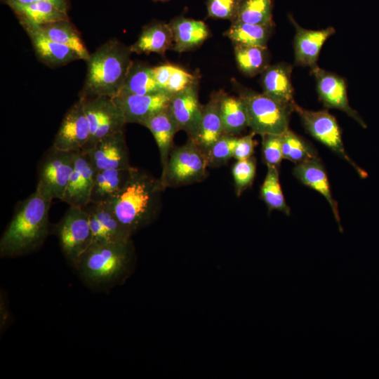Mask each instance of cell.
Here are the masks:
<instances>
[{"mask_svg": "<svg viewBox=\"0 0 379 379\" xmlns=\"http://www.w3.org/2000/svg\"><path fill=\"white\" fill-rule=\"evenodd\" d=\"M53 199L39 186L18 203L0 239L1 258L25 255L39 249L48 237Z\"/></svg>", "mask_w": 379, "mask_h": 379, "instance_id": "cell-1", "label": "cell"}, {"mask_svg": "<svg viewBox=\"0 0 379 379\" xmlns=\"http://www.w3.org/2000/svg\"><path fill=\"white\" fill-rule=\"evenodd\" d=\"M134 262L132 239L124 242L93 243L74 267L89 288L107 291L126 281L133 270Z\"/></svg>", "mask_w": 379, "mask_h": 379, "instance_id": "cell-2", "label": "cell"}, {"mask_svg": "<svg viewBox=\"0 0 379 379\" xmlns=\"http://www.w3.org/2000/svg\"><path fill=\"white\" fill-rule=\"evenodd\" d=\"M164 189L160 179L134 168L124 188L107 203L119 221L132 236L154 220Z\"/></svg>", "mask_w": 379, "mask_h": 379, "instance_id": "cell-3", "label": "cell"}, {"mask_svg": "<svg viewBox=\"0 0 379 379\" xmlns=\"http://www.w3.org/2000/svg\"><path fill=\"white\" fill-rule=\"evenodd\" d=\"M131 53L130 46L117 39L99 46L86 60V76L79 96H117L133 62Z\"/></svg>", "mask_w": 379, "mask_h": 379, "instance_id": "cell-4", "label": "cell"}, {"mask_svg": "<svg viewBox=\"0 0 379 379\" xmlns=\"http://www.w3.org/2000/svg\"><path fill=\"white\" fill-rule=\"evenodd\" d=\"M245 102L248 127L253 133L262 136L267 134L281 135L288 129L291 112L293 105L280 102L269 95L243 89L240 95Z\"/></svg>", "mask_w": 379, "mask_h": 379, "instance_id": "cell-5", "label": "cell"}, {"mask_svg": "<svg viewBox=\"0 0 379 379\" xmlns=\"http://www.w3.org/2000/svg\"><path fill=\"white\" fill-rule=\"evenodd\" d=\"M206 154L190 138L183 145L172 149L160 180L166 187H178L202 181L206 178Z\"/></svg>", "mask_w": 379, "mask_h": 379, "instance_id": "cell-6", "label": "cell"}, {"mask_svg": "<svg viewBox=\"0 0 379 379\" xmlns=\"http://www.w3.org/2000/svg\"><path fill=\"white\" fill-rule=\"evenodd\" d=\"M54 230L64 256L74 267L92 243L87 212L84 208L69 206Z\"/></svg>", "mask_w": 379, "mask_h": 379, "instance_id": "cell-7", "label": "cell"}, {"mask_svg": "<svg viewBox=\"0 0 379 379\" xmlns=\"http://www.w3.org/2000/svg\"><path fill=\"white\" fill-rule=\"evenodd\" d=\"M76 153L51 146L39 161L36 185L53 199L63 200L74 169Z\"/></svg>", "mask_w": 379, "mask_h": 379, "instance_id": "cell-8", "label": "cell"}, {"mask_svg": "<svg viewBox=\"0 0 379 379\" xmlns=\"http://www.w3.org/2000/svg\"><path fill=\"white\" fill-rule=\"evenodd\" d=\"M79 98L83 101L91 131L88 142L82 150L91 148L105 136L123 131L127 124L125 116L112 98L105 95Z\"/></svg>", "mask_w": 379, "mask_h": 379, "instance_id": "cell-9", "label": "cell"}, {"mask_svg": "<svg viewBox=\"0 0 379 379\" xmlns=\"http://www.w3.org/2000/svg\"><path fill=\"white\" fill-rule=\"evenodd\" d=\"M293 111L298 114L305 128L312 137L348 162L361 178H364L367 176V173L358 166L346 153L340 128L333 115L326 110H307L296 103L293 105Z\"/></svg>", "mask_w": 379, "mask_h": 379, "instance_id": "cell-10", "label": "cell"}, {"mask_svg": "<svg viewBox=\"0 0 379 379\" xmlns=\"http://www.w3.org/2000/svg\"><path fill=\"white\" fill-rule=\"evenodd\" d=\"M90 135L88 120L79 98L65 113L52 146L60 150L78 152L85 147Z\"/></svg>", "mask_w": 379, "mask_h": 379, "instance_id": "cell-11", "label": "cell"}, {"mask_svg": "<svg viewBox=\"0 0 379 379\" xmlns=\"http://www.w3.org/2000/svg\"><path fill=\"white\" fill-rule=\"evenodd\" d=\"M314 76L319 100L328 108H335L345 112L361 127L366 128L365 121L349 104L345 79L339 75L320 68L311 69Z\"/></svg>", "mask_w": 379, "mask_h": 379, "instance_id": "cell-12", "label": "cell"}, {"mask_svg": "<svg viewBox=\"0 0 379 379\" xmlns=\"http://www.w3.org/2000/svg\"><path fill=\"white\" fill-rule=\"evenodd\" d=\"M83 208L89 218L91 244L124 242L131 239V234L119 221L107 202H90Z\"/></svg>", "mask_w": 379, "mask_h": 379, "instance_id": "cell-13", "label": "cell"}, {"mask_svg": "<svg viewBox=\"0 0 379 379\" xmlns=\"http://www.w3.org/2000/svg\"><path fill=\"white\" fill-rule=\"evenodd\" d=\"M83 151L88 154L96 171L131 166L123 131L102 138Z\"/></svg>", "mask_w": 379, "mask_h": 379, "instance_id": "cell-14", "label": "cell"}, {"mask_svg": "<svg viewBox=\"0 0 379 379\" xmlns=\"http://www.w3.org/2000/svg\"><path fill=\"white\" fill-rule=\"evenodd\" d=\"M168 109L179 130H183L189 138L194 139L199 131L203 110L199 100L198 82L171 95Z\"/></svg>", "mask_w": 379, "mask_h": 379, "instance_id": "cell-15", "label": "cell"}, {"mask_svg": "<svg viewBox=\"0 0 379 379\" xmlns=\"http://www.w3.org/2000/svg\"><path fill=\"white\" fill-rule=\"evenodd\" d=\"M96 171L88 154L83 150L77 152L74 169L62 201L81 208L88 204Z\"/></svg>", "mask_w": 379, "mask_h": 379, "instance_id": "cell-16", "label": "cell"}, {"mask_svg": "<svg viewBox=\"0 0 379 379\" xmlns=\"http://www.w3.org/2000/svg\"><path fill=\"white\" fill-rule=\"evenodd\" d=\"M288 18L295 29L293 40L295 64L309 67L312 69L317 67V60L324 44L333 34L335 29L333 27L313 30L300 27L291 14Z\"/></svg>", "mask_w": 379, "mask_h": 379, "instance_id": "cell-17", "label": "cell"}, {"mask_svg": "<svg viewBox=\"0 0 379 379\" xmlns=\"http://www.w3.org/2000/svg\"><path fill=\"white\" fill-rule=\"evenodd\" d=\"M19 22L27 34L38 60L42 63L55 68L81 60L73 50L47 37L37 25L26 21Z\"/></svg>", "mask_w": 379, "mask_h": 379, "instance_id": "cell-18", "label": "cell"}, {"mask_svg": "<svg viewBox=\"0 0 379 379\" xmlns=\"http://www.w3.org/2000/svg\"><path fill=\"white\" fill-rule=\"evenodd\" d=\"M171 95L161 92L148 95L119 94L113 98L122 109L126 123L142 125L153 114L167 108Z\"/></svg>", "mask_w": 379, "mask_h": 379, "instance_id": "cell-19", "label": "cell"}, {"mask_svg": "<svg viewBox=\"0 0 379 379\" xmlns=\"http://www.w3.org/2000/svg\"><path fill=\"white\" fill-rule=\"evenodd\" d=\"M222 93V91L213 93L207 104L203 106L199 131L197 136L192 139L205 154L211 146L225 134L220 113Z\"/></svg>", "mask_w": 379, "mask_h": 379, "instance_id": "cell-20", "label": "cell"}, {"mask_svg": "<svg viewBox=\"0 0 379 379\" xmlns=\"http://www.w3.org/2000/svg\"><path fill=\"white\" fill-rule=\"evenodd\" d=\"M293 175L305 185L320 193L329 204L339 229L342 231L337 202L332 197L326 173L318 157L296 164Z\"/></svg>", "mask_w": 379, "mask_h": 379, "instance_id": "cell-21", "label": "cell"}, {"mask_svg": "<svg viewBox=\"0 0 379 379\" xmlns=\"http://www.w3.org/2000/svg\"><path fill=\"white\" fill-rule=\"evenodd\" d=\"M19 21L41 25L63 20H69V4L46 0L28 4H10Z\"/></svg>", "mask_w": 379, "mask_h": 379, "instance_id": "cell-22", "label": "cell"}, {"mask_svg": "<svg viewBox=\"0 0 379 379\" xmlns=\"http://www.w3.org/2000/svg\"><path fill=\"white\" fill-rule=\"evenodd\" d=\"M291 72L292 66L286 63L267 66L261 75L263 93L280 102L293 105Z\"/></svg>", "mask_w": 379, "mask_h": 379, "instance_id": "cell-23", "label": "cell"}, {"mask_svg": "<svg viewBox=\"0 0 379 379\" xmlns=\"http://www.w3.org/2000/svg\"><path fill=\"white\" fill-rule=\"evenodd\" d=\"M173 36L172 49L178 53L194 50L209 36V29L203 21L178 16L168 23Z\"/></svg>", "mask_w": 379, "mask_h": 379, "instance_id": "cell-24", "label": "cell"}, {"mask_svg": "<svg viewBox=\"0 0 379 379\" xmlns=\"http://www.w3.org/2000/svg\"><path fill=\"white\" fill-rule=\"evenodd\" d=\"M142 126L147 128L154 136L159 149L163 172L172 150L174 135L179 128L168 107L149 117Z\"/></svg>", "mask_w": 379, "mask_h": 379, "instance_id": "cell-25", "label": "cell"}, {"mask_svg": "<svg viewBox=\"0 0 379 379\" xmlns=\"http://www.w3.org/2000/svg\"><path fill=\"white\" fill-rule=\"evenodd\" d=\"M135 167L97 171L91 202H109L124 188Z\"/></svg>", "mask_w": 379, "mask_h": 379, "instance_id": "cell-26", "label": "cell"}, {"mask_svg": "<svg viewBox=\"0 0 379 379\" xmlns=\"http://www.w3.org/2000/svg\"><path fill=\"white\" fill-rule=\"evenodd\" d=\"M173 44V32L168 24L155 22L145 26L138 40L130 46L138 54L157 53L164 54Z\"/></svg>", "mask_w": 379, "mask_h": 379, "instance_id": "cell-27", "label": "cell"}, {"mask_svg": "<svg viewBox=\"0 0 379 379\" xmlns=\"http://www.w3.org/2000/svg\"><path fill=\"white\" fill-rule=\"evenodd\" d=\"M38 26L47 37L71 48L79 55L81 60L86 61L90 57L91 53L84 45L79 32L69 19Z\"/></svg>", "mask_w": 379, "mask_h": 379, "instance_id": "cell-28", "label": "cell"}, {"mask_svg": "<svg viewBox=\"0 0 379 379\" xmlns=\"http://www.w3.org/2000/svg\"><path fill=\"white\" fill-rule=\"evenodd\" d=\"M161 92L164 91L154 79L153 67L143 62H133L119 94L148 95Z\"/></svg>", "mask_w": 379, "mask_h": 379, "instance_id": "cell-29", "label": "cell"}, {"mask_svg": "<svg viewBox=\"0 0 379 379\" xmlns=\"http://www.w3.org/2000/svg\"><path fill=\"white\" fill-rule=\"evenodd\" d=\"M220 113L225 133L237 135L248 127V117L244 101L241 97L223 93L220 101Z\"/></svg>", "mask_w": 379, "mask_h": 379, "instance_id": "cell-30", "label": "cell"}, {"mask_svg": "<svg viewBox=\"0 0 379 379\" xmlns=\"http://www.w3.org/2000/svg\"><path fill=\"white\" fill-rule=\"evenodd\" d=\"M272 27L273 25H260L234 21L232 22L225 34L234 44L266 48Z\"/></svg>", "mask_w": 379, "mask_h": 379, "instance_id": "cell-31", "label": "cell"}, {"mask_svg": "<svg viewBox=\"0 0 379 379\" xmlns=\"http://www.w3.org/2000/svg\"><path fill=\"white\" fill-rule=\"evenodd\" d=\"M234 55L239 69L248 76H255L268 66L267 48L234 44Z\"/></svg>", "mask_w": 379, "mask_h": 379, "instance_id": "cell-32", "label": "cell"}, {"mask_svg": "<svg viewBox=\"0 0 379 379\" xmlns=\"http://www.w3.org/2000/svg\"><path fill=\"white\" fill-rule=\"evenodd\" d=\"M260 195L270 211L277 210L286 215L290 214V208L281 190L278 167L267 166V174L260 187Z\"/></svg>", "mask_w": 379, "mask_h": 379, "instance_id": "cell-33", "label": "cell"}, {"mask_svg": "<svg viewBox=\"0 0 379 379\" xmlns=\"http://www.w3.org/2000/svg\"><path fill=\"white\" fill-rule=\"evenodd\" d=\"M272 10L273 0H241L234 21L274 25Z\"/></svg>", "mask_w": 379, "mask_h": 379, "instance_id": "cell-34", "label": "cell"}, {"mask_svg": "<svg viewBox=\"0 0 379 379\" xmlns=\"http://www.w3.org/2000/svg\"><path fill=\"white\" fill-rule=\"evenodd\" d=\"M283 158L298 164L317 157L314 149L289 129L281 134Z\"/></svg>", "mask_w": 379, "mask_h": 379, "instance_id": "cell-35", "label": "cell"}, {"mask_svg": "<svg viewBox=\"0 0 379 379\" xmlns=\"http://www.w3.org/2000/svg\"><path fill=\"white\" fill-rule=\"evenodd\" d=\"M237 138L234 135L223 134L206 154L208 166H222L233 157Z\"/></svg>", "mask_w": 379, "mask_h": 379, "instance_id": "cell-36", "label": "cell"}, {"mask_svg": "<svg viewBox=\"0 0 379 379\" xmlns=\"http://www.w3.org/2000/svg\"><path fill=\"white\" fill-rule=\"evenodd\" d=\"M256 165L254 158L237 161L232 167V173L237 196L250 187L255 175Z\"/></svg>", "mask_w": 379, "mask_h": 379, "instance_id": "cell-37", "label": "cell"}, {"mask_svg": "<svg viewBox=\"0 0 379 379\" xmlns=\"http://www.w3.org/2000/svg\"><path fill=\"white\" fill-rule=\"evenodd\" d=\"M241 0H207L208 16L215 19L236 20Z\"/></svg>", "mask_w": 379, "mask_h": 379, "instance_id": "cell-38", "label": "cell"}, {"mask_svg": "<svg viewBox=\"0 0 379 379\" xmlns=\"http://www.w3.org/2000/svg\"><path fill=\"white\" fill-rule=\"evenodd\" d=\"M262 158L266 165L278 167L283 158L281 135H262Z\"/></svg>", "mask_w": 379, "mask_h": 379, "instance_id": "cell-39", "label": "cell"}, {"mask_svg": "<svg viewBox=\"0 0 379 379\" xmlns=\"http://www.w3.org/2000/svg\"><path fill=\"white\" fill-rule=\"evenodd\" d=\"M197 82L198 80L195 75L175 65L166 86L165 91L173 95L185 90L189 86Z\"/></svg>", "mask_w": 379, "mask_h": 379, "instance_id": "cell-40", "label": "cell"}, {"mask_svg": "<svg viewBox=\"0 0 379 379\" xmlns=\"http://www.w3.org/2000/svg\"><path fill=\"white\" fill-rule=\"evenodd\" d=\"M255 133L250 134L237 138L233 157L237 160H244L252 157L254 152L255 142L253 140Z\"/></svg>", "mask_w": 379, "mask_h": 379, "instance_id": "cell-41", "label": "cell"}, {"mask_svg": "<svg viewBox=\"0 0 379 379\" xmlns=\"http://www.w3.org/2000/svg\"><path fill=\"white\" fill-rule=\"evenodd\" d=\"M174 66L175 65L171 64H164L153 67L154 79L161 89L164 92H166V86L172 74Z\"/></svg>", "mask_w": 379, "mask_h": 379, "instance_id": "cell-42", "label": "cell"}, {"mask_svg": "<svg viewBox=\"0 0 379 379\" xmlns=\"http://www.w3.org/2000/svg\"><path fill=\"white\" fill-rule=\"evenodd\" d=\"M1 331L5 328L8 320V306L5 297L2 296L1 293V318H0Z\"/></svg>", "mask_w": 379, "mask_h": 379, "instance_id": "cell-43", "label": "cell"}, {"mask_svg": "<svg viewBox=\"0 0 379 379\" xmlns=\"http://www.w3.org/2000/svg\"><path fill=\"white\" fill-rule=\"evenodd\" d=\"M41 1H46V0H1V2L8 6L10 4H32V3ZM51 1H58L60 3L68 4L67 0H51Z\"/></svg>", "mask_w": 379, "mask_h": 379, "instance_id": "cell-44", "label": "cell"}, {"mask_svg": "<svg viewBox=\"0 0 379 379\" xmlns=\"http://www.w3.org/2000/svg\"><path fill=\"white\" fill-rule=\"evenodd\" d=\"M154 1H168V0H154Z\"/></svg>", "mask_w": 379, "mask_h": 379, "instance_id": "cell-45", "label": "cell"}]
</instances>
